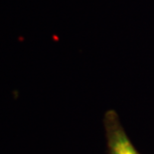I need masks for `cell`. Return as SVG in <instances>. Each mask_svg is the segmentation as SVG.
<instances>
[{
	"mask_svg": "<svg viewBox=\"0 0 154 154\" xmlns=\"http://www.w3.org/2000/svg\"><path fill=\"white\" fill-rule=\"evenodd\" d=\"M103 121L107 154H141L127 135L116 110L106 111Z\"/></svg>",
	"mask_w": 154,
	"mask_h": 154,
	"instance_id": "cell-1",
	"label": "cell"
}]
</instances>
